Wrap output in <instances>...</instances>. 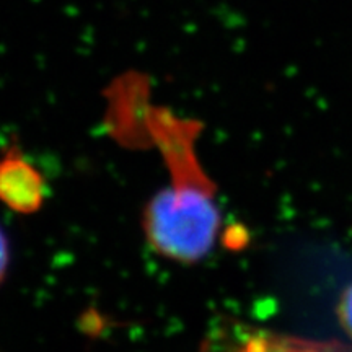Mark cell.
Instances as JSON below:
<instances>
[{
	"label": "cell",
	"mask_w": 352,
	"mask_h": 352,
	"mask_svg": "<svg viewBox=\"0 0 352 352\" xmlns=\"http://www.w3.org/2000/svg\"><path fill=\"white\" fill-rule=\"evenodd\" d=\"M220 212L209 192L191 184L162 189L144 212L148 243L162 256L179 263H197L214 248Z\"/></svg>",
	"instance_id": "1"
},
{
	"label": "cell",
	"mask_w": 352,
	"mask_h": 352,
	"mask_svg": "<svg viewBox=\"0 0 352 352\" xmlns=\"http://www.w3.org/2000/svg\"><path fill=\"white\" fill-rule=\"evenodd\" d=\"M202 352H346L338 342L307 341L220 320L209 329Z\"/></svg>",
	"instance_id": "2"
},
{
	"label": "cell",
	"mask_w": 352,
	"mask_h": 352,
	"mask_svg": "<svg viewBox=\"0 0 352 352\" xmlns=\"http://www.w3.org/2000/svg\"><path fill=\"white\" fill-rule=\"evenodd\" d=\"M46 197V182L41 171L16 151L0 158V201L19 214H33L41 209Z\"/></svg>",
	"instance_id": "3"
},
{
	"label": "cell",
	"mask_w": 352,
	"mask_h": 352,
	"mask_svg": "<svg viewBox=\"0 0 352 352\" xmlns=\"http://www.w3.org/2000/svg\"><path fill=\"white\" fill-rule=\"evenodd\" d=\"M340 321L342 328H344L347 334L352 338V285H349V289H347L341 297Z\"/></svg>",
	"instance_id": "4"
},
{
	"label": "cell",
	"mask_w": 352,
	"mask_h": 352,
	"mask_svg": "<svg viewBox=\"0 0 352 352\" xmlns=\"http://www.w3.org/2000/svg\"><path fill=\"white\" fill-rule=\"evenodd\" d=\"M8 264H10V245H8L6 232L0 227V284L6 279Z\"/></svg>",
	"instance_id": "5"
}]
</instances>
